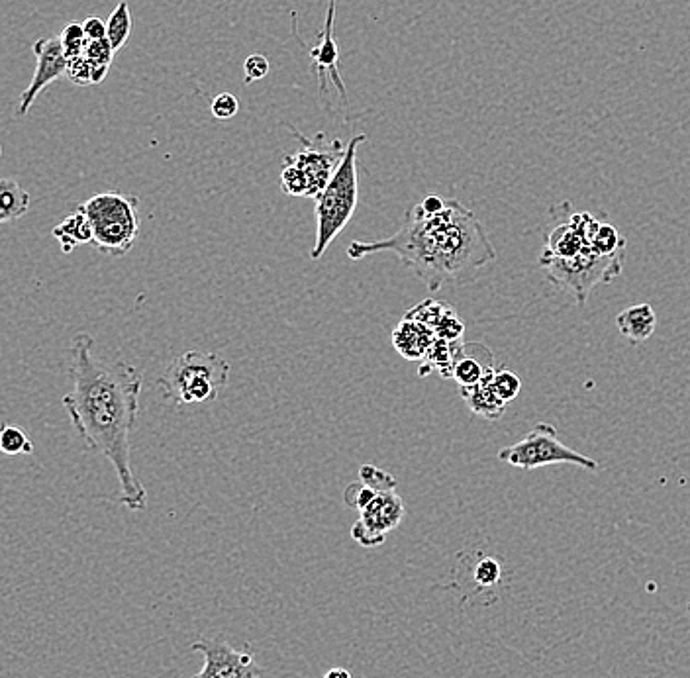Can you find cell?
<instances>
[{
    "mask_svg": "<svg viewBox=\"0 0 690 678\" xmlns=\"http://www.w3.org/2000/svg\"><path fill=\"white\" fill-rule=\"evenodd\" d=\"M616 326L624 338L630 339L632 343H641L655 334L657 316L649 304H636L624 308L616 316Z\"/></svg>",
    "mask_w": 690,
    "mask_h": 678,
    "instance_id": "obj_16",
    "label": "cell"
},
{
    "mask_svg": "<svg viewBox=\"0 0 690 678\" xmlns=\"http://www.w3.org/2000/svg\"><path fill=\"white\" fill-rule=\"evenodd\" d=\"M51 236L59 242L63 253H71L79 245L93 243V226L89 216L77 208L53 228Z\"/></svg>",
    "mask_w": 690,
    "mask_h": 678,
    "instance_id": "obj_17",
    "label": "cell"
},
{
    "mask_svg": "<svg viewBox=\"0 0 690 678\" xmlns=\"http://www.w3.org/2000/svg\"><path fill=\"white\" fill-rule=\"evenodd\" d=\"M296 134L302 149L285 157L281 171V191L298 198H316L332 179L336 167L344 157L345 146L340 140H328L326 134L314 138Z\"/></svg>",
    "mask_w": 690,
    "mask_h": 678,
    "instance_id": "obj_6",
    "label": "cell"
},
{
    "mask_svg": "<svg viewBox=\"0 0 690 678\" xmlns=\"http://www.w3.org/2000/svg\"><path fill=\"white\" fill-rule=\"evenodd\" d=\"M498 459L518 467V469H540L545 465H557V463H567V465H577L587 471H596L598 461L589 459L575 449L563 445L557 439V430L551 424H538L534 430L524 437L522 441L504 447L498 451Z\"/></svg>",
    "mask_w": 690,
    "mask_h": 678,
    "instance_id": "obj_8",
    "label": "cell"
},
{
    "mask_svg": "<svg viewBox=\"0 0 690 678\" xmlns=\"http://www.w3.org/2000/svg\"><path fill=\"white\" fill-rule=\"evenodd\" d=\"M502 579V565L494 557H481L473 565V581L481 588H493Z\"/></svg>",
    "mask_w": 690,
    "mask_h": 678,
    "instance_id": "obj_26",
    "label": "cell"
},
{
    "mask_svg": "<svg viewBox=\"0 0 690 678\" xmlns=\"http://www.w3.org/2000/svg\"><path fill=\"white\" fill-rule=\"evenodd\" d=\"M324 678H351V675L345 669H330Z\"/></svg>",
    "mask_w": 690,
    "mask_h": 678,
    "instance_id": "obj_31",
    "label": "cell"
},
{
    "mask_svg": "<svg viewBox=\"0 0 690 678\" xmlns=\"http://www.w3.org/2000/svg\"><path fill=\"white\" fill-rule=\"evenodd\" d=\"M573 206L571 202H559L551 208V224H547L543 236H545V251L542 255L547 257H573L587 249L583 234L573 222Z\"/></svg>",
    "mask_w": 690,
    "mask_h": 678,
    "instance_id": "obj_12",
    "label": "cell"
},
{
    "mask_svg": "<svg viewBox=\"0 0 690 678\" xmlns=\"http://www.w3.org/2000/svg\"><path fill=\"white\" fill-rule=\"evenodd\" d=\"M230 379V363L206 351L179 355L157 381L165 400L179 406L212 402Z\"/></svg>",
    "mask_w": 690,
    "mask_h": 678,
    "instance_id": "obj_4",
    "label": "cell"
},
{
    "mask_svg": "<svg viewBox=\"0 0 690 678\" xmlns=\"http://www.w3.org/2000/svg\"><path fill=\"white\" fill-rule=\"evenodd\" d=\"M496 369L493 353L483 343H461L457 359L451 369V379L459 388L479 385Z\"/></svg>",
    "mask_w": 690,
    "mask_h": 678,
    "instance_id": "obj_14",
    "label": "cell"
},
{
    "mask_svg": "<svg viewBox=\"0 0 690 678\" xmlns=\"http://www.w3.org/2000/svg\"><path fill=\"white\" fill-rule=\"evenodd\" d=\"M28 210L30 194L12 179H0V224L20 220Z\"/></svg>",
    "mask_w": 690,
    "mask_h": 678,
    "instance_id": "obj_19",
    "label": "cell"
},
{
    "mask_svg": "<svg viewBox=\"0 0 690 678\" xmlns=\"http://www.w3.org/2000/svg\"><path fill=\"white\" fill-rule=\"evenodd\" d=\"M375 253H393L430 292L465 285L496 259V249L475 212L440 194H428L414 204L393 236L347 247L351 261Z\"/></svg>",
    "mask_w": 690,
    "mask_h": 678,
    "instance_id": "obj_2",
    "label": "cell"
},
{
    "mask_svg": "<svg viewBox=\"0 0 690 678\" xmlns=\"http://www.w3.org/2000/svg\"><path fill=\"white\" fill-rule=\"evenodd\" d=\"M93 345L95 339L89 334H77L71 341L73 388L61 402L85 447L114 467L120 502L140 512L148 506V492L132 469L130 436L140 414L144 377L126 361L97 359Z\"/></svg>",
    "mask_w": 690,
    "mask_h": 678,
    "instance_id": "obj_1",
    "label": "cell"
},
{
    "mask_svg": "<svg viewBox=\"0 0 690 678\" xmlns=\"http://www.w3.org/2000/svg\"><path fill=\"white\" fill-rule=\"evenodd\" d=\"M402 518L404 504L396 488H383L359 512V520L351 528V537L363 547H377L385 541L387 533L398 528Z\"/></svg>",
    "mask_w": 690,
    "mask_h": 678,
    "instance_id": "obj_9",
    "label": "cell"
},
{
    "mask_svg": "<svg viewBox=\"0 0 690 678\" xmlns=\"http://www.w3.org/2000/svg\"><path fill=\"white\" fill-rule=\"evenodd\" d=\"M204 655V667L193 678H259L261 669L253 665L246 651H236L218 639H198L191 647Z\"/></svg>",
    "mask_w": 690,
    "mask_h": 678,
    "instance_id": "obj_10",
    "label": "cell"
},
{
    "mask_svg": "<svg viewBox=\"0 0 690 678\" xmlns=\"http://www.w3.org/2000/svg\"><path fill=\"white\" fill-rule=\"evenodd\" d=\"M0 155H2V147H0Z\"/></svg>",
    "mask_w": 690,
    "mask_h": 678,
    "instance_id": "obj_32",
    "label": "cell"
},
{
    "mask_svg": "<svg viewBox=\"0 0 690 678\" xmlns=\"http://www.w3.org/2000/svg\"><path fill=\"white\" fill-rule=\"evenodd\" d=\"M32 51L36 55V71H34V77H32L28 89L20 97L18 110H16L18 116H26L30 112V108L36 104V98L40 97V93L50 83L67 75L69 59L63 53L59 38H42V40L34 42Z\"/></svg>",
    "mask_w": 690,
    "mask_h": 678,
    "instance_id": "obj_11",
    "label": "cell"
},
{
    "mask_svg": "<svg viewBox=\"0 0 690 678\" xmlns=\"http://www.w3.org/2000/svg\"><path fill=\"white\" fill-rule=\"evenodd\" d=\"M624 255H600L591 247L573 257H540V265L547 279L561 291L571 292L577 304L583 308L587 298L598 285H606L624 271Z\"/></svg>",
    "mask_w": 690,
    "mask_h": 678,
    "instance_id": "obj_7",
    "label": "cell"
},
{
    "mask_svg": "<svg viewBox=\"0 0 690 678\" xmlns=\"http://www.w3.org/2000/svg\"><path fill=\"white\" fill-rule=\"evenodd\" d=\"M367 142V136L359 134L345 146L344 157L336 167L332 179L324 191L314 198L316 214V238L310 249V257L320 259L330 243L334 242L349 220L355 214L359 200V181H357V147Z\"/></svg>",
    "mask_w": 690,
    "mask_h": 678,
    "instance_id": "obj_3",
    "label": "cell"
},
{
    "mask_svg": "<svg viewBox=\"0 0 690 678\" xmlns=\"http://www.w3.org/2000/svg\"><path fill=\"white\" fill-rule=\"evenodd\" d=\"M269 73V61L265 55L251 53L244 61V83L251 85L255 81H261Z\"/></svg>",
    "mask_w": 690,
    "mask_h": 678,
    "instance_id": "obj_29",
    "label": "cell"
},
{
    "mask_svg": "<svg viewBox=\"0 0 690 678\" xmlns=\"http://www.w3.org/2000/svg\"><path fill=\"white\" fill-rule=\"evenodd\" d=\"M132 34V14L126 0L118 2V6L112 10V14L106 20V40L114 51L124 48L128 38Z\"/></svg>",
    "mask_w": 690,
    "mask_h": 678,
    "instance_id": "obj_20",
    "label": "cell"
},
{
    "mask_svg": "<svg viewBox=\"0 0 690 678\" xmlns=\"http://www.w3.org/2000/svg\"><path fill=\"white\" fill-rule=\"evenodd\" d=\"M83 30L89 42H97L106 38V22H102L97 16H91L83 22Z\"/></svg>",
    "mask_w": 690,
    "mask_h": 678,
    "instance_id": "obj_30",
    "label": "cell"
},
{
    "mask_svg": "<svg viewBox=\"0 0 690 678\" xmlns=\"http://www.w3.org/2000/svg\"><path fill=\"white\" fill-rule=\"evenodd\" d=\"M436 334L410 318H402L393 332V345L396 351L408 361H422L436 343Z\"/></svg>",
    "mask_w": 690,
    "mask_h": 678,
    "instance_id": "obj_15",
    "label": "cell"
},
{
    "mask_svg": "<svg viewBox=\"0 0 690 678\" xmlns=\"http://www.w3.org/2000/svg\"><path fill=\"white\" fill-rule=\"evenodd\" d=\"M493 373L489 377H485L475 387L459 388V392H461L465 404L469 406V410L473 414L485 418V420H498L504 414V410H506V404L496 398L493 387H491Z\"/></svg>",
    "mask_w": 690,
    "mask_h": 678,
    "instance_id": "obj_18",
    "label": "cell"
},
{
    "mask_svg": "<svg viewBox=\"0 0 690 678\" xmlns=\"http://www.w3.org/2000/svg\"><path fill=\"white\" fill-rule=\"evenodd\" d=\"M334 18H336V0L328 2V16H326V26L324 32L320 34V44L316 48L310 49V57L318 75V87L320 93L326 95V85H328V77L334 81L338 93L347 102V93H345L344 81L340 75V51H338V44L334 38Z\"/></svg>",
    "mask_w": 690,
    "mask_h": 678,
    "instance_id": "obj_13",
    "label": "cell"
},
{
    "mask_svg": "<svg viewBox=\"0 0 690 678\" xmlns=\"http://www.w3.org/2000/svg\"><path fill=\"white\" fill-rule=\"evenodd\" d=\"M106 75H108L106 71L95 67L85 55L69 59V63H67V77L71 83H75L79 87L99 85L106 79Z\"/></svg>",
    "mask_w": 690,
    "mask_h": 678,
    "instance_id": "obj_22",
    "label": "cell"
},
{
    "mask_svg": "<svg viewBox=\"0 0 690 678\" xmlns=\"http://www.w3.org/2000/svg\"><path fill=\"white\" fill-rule=\"evenodd\" d=\"M59 44L63 48V53L67 59H75L81 57L85 53V49L89 46V40L85 36L83 24L79 22H71L63 28L61 36H59Z\"/></svg>",
    "mask_w": 690,
    "mask_h": 678,
    "instance_id": "obj_25",
    "label": "cell"
},
{
    "mask_svg": "<svg viewBox=\"0 0 690 678\" xmlns=\"http://www.w3.org/2000/svg\"><path fill=\"white\" fill-rule=\"evenodd\" d=\"M589 247L600 255H616V253H626V240L620 236L616 226H612L604 218L598 230L594 232Z\"/></svg>",
    "mask_w": 690,
    "mask_h": 678,
    "instance_id": "obj_21",
    "label": "cell"
},
{
    "mask_svg": "<svg viewBox=\"0 0 690 678\" xmlns=\"http://www.w3.org/2000/svg\"><path fill=\"white\" fill-rule=\"evenodd\" d=\"M491 387H493V392L496 394V398L504 404L512 402L520 390H522V381L516 373H512L510 369L506 367H498L494 369L493 377H491Z\"/></svg>",
    "mask_w": 690,
    "mask_h": 678,
    "instance_id": "obj_24",
    "label": "cell"
},
{
    "mask_svg": "<svg viewBox=\"0 0 690 678\" xmlns=\"http://www.w3.org/2000/svg\"><path fill=\"white\" fill-rule=\"evenodd\" d=\"M238 110H240V102H238V98L234 97V95H230V93L218 95V97L212 100V104H210L212 116H214L216 120H220V122L232 120V118L238 114Z\"/></svg>",
    "mask_w": 690,
    "mask_h": 678,
    "instance_id": "obj_28",
    "label": "cell"
},
{
    "mask_svg": "<svg viewBox=\"0 0 690 678\" xmlns=\"http://www.w3.org/2000/svg\"><path fill=\"white\" fill-rule=\"evenodd\" d=\"M93 226V247L108 257H124L140 234V200L132 194H95L77 206Z\"/></svg>",
    "mask_w": 690,
    "mask_h": 678,
    "instance_id": "obj_5",
    "label": "cell"
},
{
    "mask_svg": "<svg viewBox=\"0 0 690 678\" xmlns=\"http://www.w3.org/2000/svg\"><path fill=\"white\" fill-rule=\"evenodd\" d=\"M114 53H116V51L112 49L110 42L104 38V40H97V42H89V46H87L83 55H85L95 67H99V69L108 73L110 63H112V59H114Z\"/></svg>",
    "mask_w": 690,
    "mask_h": 678,
    "instance_id": "obj_27",
    "label": "cell"
},
{
    "mask_svg": "<svg viewBox=\"0 0 690 678\" xmlns=\"http://www.w3.org/2000/svg\"><path fill=\"white\" fill-rule=\"evenodd\" d=\"M0 451L4 455H30L34 453V443L30 441L28 434L10 424L0 426Z\"/></svg>",
    "mask_w": 690,
    "mask_h": 678,
    "instance_id": "obj_23",
    "label": "cell"
}]
</instances>
